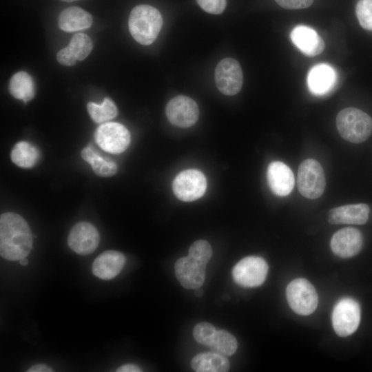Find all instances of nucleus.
Listing matches in <instances>:
<instances>
[{
  "label": "nucleus",
  "instance_id": "nucleus-15",
  "mask_svg": "<svg viewBox=\"0 0 372 372\" xmlns=\"http://www.w3.org/2000/svg\"><path fill=\"white\" fill-rule=\"evenodd\" d=\"M267 178L272 192L279 196L289 194L294 186L295 180L291 169L281 161H273L268 165Z\"/></svg>",
  "mask_w": 372,
  "mask_h": 372
},
{
  "label": "nucleus",
  "instance_id": "nucleus-30",
  "mask_svg": "<svg viewBox=\"0 0 372 372\" xmlns=\"http://www.w3.org/2000/svg\"><path fill=\"white\" fill-rule=\"evenodd\" d=\"M200 7L205 12L218 14L222 13L226 6V0H196Z\"/></svg>",
  "mask_w": 372,
  "mask_h": 372
},
{
  "label": "nucleus",
  "instance_id": "nucleus-14",
  "mask_svg": "<svg viewBox=\"0 0 372 372\" xmlns=\"http://www.w3.org/2000/svg\"><path fill=\"white\" fill-rule=\"evenodd\" d=\"M363 237L361 232L354 227H345L336 231L331 238L330 245L332 251L341 258H350L361 249Z\"/></svg>",
  "mask_w": 372,
  "mask_h": 372
},
{
  "label": "nucleus",
  "instance_id": "nucleus-7",
  "mask_svg": "<svg viewBox=\"0 0 372 372\" xmlns=\"http://www.w3.org/2000/svg\"><path fill=\"white\" fill-rule=\"evenodd\" d=\"M360 321V307L356 300L344 298L336 303L332 313V324L339 336L346 337L354 333Z\"/></svg>",
  "mask_w": 372,
  "mask_h": 372
},
{
  "label": "nucleus",
  "instance_id": "nucleus-34",
  "mask_svg": "<svg viewBox=\"0 0 372 372\" xmlns=\"http://www.w3.org/2000/svg\"><path fill=\"white\" fill-rule=\"evenodd\" d=\"M53 370L46 364H38L32 366L27 371L28 372H51Z\"/></svg>",
  "mask_w": 372,
  "mask_h": 372
},
{
  "label": "nucleus",
  "instance_id": "nucleus-17",
  "mask_svg": "<svg viewBox=\"0 0 372 372\" xmlns=\"http://www.w3.org/2000/svg\"><path fill=\"white\" fill-rule=\"evenodd\" d=\"M290 38L292 43L306 56H316L324 49L322 39L309 26H296L291 32Z\"/></svg>",
  "mask_w": 372,
  "mask_h": 372
},
{
  "label": "nucleus",
  "instance_id": "nucleus-10",
  "mask_svg": "<svg viewBox=\"0 0 372 372\" xmlns=\"http://www.w3.org/2000/svg\"><path fill=\"white\" fill-rule=\"evenodd\" d=\"M268 265L258 256H248L240 260L233 268L232 276L236 283L245 287L261 285L267 275Z\"/></svg>",
  "mask_w": 372,
  "mask_h": 372
},
{
  "label": "nucleus",
  "instance_id": "nucleus-5",
  "mask_svg": "<svg viewBox=\"0 0 372 372\" xmlns=\"http://www.w3.org/2000/svg\"><path fill=\"white\" fill-rule=\"evenodd\" d=\"M298 188L300 193L309 199L319 198L325 189V176L321 165L314 159L302 161L298 167Z\"/></svg>",
  "mask_w": 372,
  "mask_h": 372
},
{
  "label": "nucleus",
  "instance_id": "nucleus-6",
  "mask_svg": "<svg viewBox=\"0 0 372 372\" xmlns=\"http://www.w3.org/2000/svg\"><path fill=\"white\" fill-rule=\"evenodd\" d=\"M286 296L291 309L299 315L312 313L318 304V297L314 287L304 278L292 280L287 286Z\"/></svg>",
  "mask_w": 372,
  "mask_h": 372
},
{
  "label": "nucleus",
  "instance_id": "nucleus-37",
  "mask_svg": "<svg viewBox=\"0 0 372 372\" xmlns=\"http://www.w3.org/2000/svg\"><path fill=\"white\" fill-rule=\"evenodd\" d=\"M61 1H65V2H72V1H78V0H61Z\"/></svg>",
  "mask_w": 372,
  "mask_h": 372
},
{
  "label": "nucleus",
  "instance_id": "nucleus-12",
  "mask_svg": "<svg viewBox=\"0 0 372 372\" xmlns=\"http://www.w3.org/2000/svg\"><path fill=\"white\" fill-rule=\"evenodd\" d=\"M165 112L172 125L182 128L194 125L199 116L198 107L195 101L182 95L172 98L167 103Z\"/></svg>",
  "mask_w": 372,
  "mask_h": 372
},
{
  "label": "nucleus",
  "instance_id": "nucleus-13",
  "mask_svg": "<svg viewBox=\"0 0 372 372\" xmlns=\"http://www.w3.org/2000/svg\"><path fill=\"white\" fill-rule=\"evenodd\" d=\"M100 236L96 228L90 223L79 222L71 229L68 244L75 253L85 256L93 253L97 248Z\"/></svg>",
  "mask_w": 372,
  "mask_h": 372
},
{
  "label": "nucleus",
  "instance_id": "nucleus-29",
  "mask_svg": "<svg viewBox=\"0 0 372 372\" xmlns=\"http://www.w3.org/2000/svg\"><path fill=\"white\" fill-rule=\"evenodd\" d=\"M355 13L360 25L365 30L372 31V0H359Z\"/></svg>",
  "mask_w": 372,
  "mask_h": 372
},
{
  "label": "nucleus",
  "instance_id": "nucleus-3",
  "mask_svg": "<svg viewBox=\"0 0 372 372\" xmlns=\"http://www.w3.org/2000/svg\"><path fill=\"white\" fill-rule=\"evenodd\" d=\"M162 25V16L153 6L139 5L134 8L130 14V32L142 45L152 44L157 38Z\"/></svg>",
  "mask_w": 372,
  "mask_h": 372
},
{
  "label": "nucleus",
  "instance_id": "nucleus-20",
  "mask_svg": "<svg viewBox=\"0 0 372 372\" xmlns=\"http://www.w3.org/2000/svg\"><path fill=\"white\" fill-rule=\"evenodd\" d=\"M92 17L85 10L72 6L61 11L58 17L59 28L67 32L87 29L92 25Z\"/></svg>",
  "mask_w": 372,
  "mask_h": 372
},
{
  "label": "nucleus",
  "instance_id": "nucleus-11",
  "mask_svg": "<svg viewBox=\"0 0 372 372\" xmlns=\"http://www.w3.org/2000/svg\"><path fill=\"white\" fill-rule=\"evenodd\" d=\"M242 71L239 63L233 58L222 59L215 70V83L225 95L237 94L242 85Z\"/></svg>",
  "mask_w": 372,
  "mask_h": 372
},
{
  "label": "nucleus",
  "instance_id": "nucleus-9",
  "mask_svg": "<svg viewBox=\"0 0 372 372\" xmlns=\"http://www.w3.org/2000/svg\"><path fill=\"white\" fill-rule=\"evenodd\" d=\"M172 188L175 196L179 200L191 202L204 195L207 189V180L199 170H183L174 179Z\"/></svg>",
  "mask_w": 372,
  "mask_h": 372
},
{
  "label": "nucleus",
  "instance_id": "nucleus-27",
  "mask_svg": "<svg viewBox=\"0 0 372 372\" xmlns=\"http://www.w3.org/2000/svg\"><path fill=\"white\" fill-rule=\"evenodd\" d=\"M65 48L76 61H83L91 52L92 42L85 34L77 33L72 37Z\"/></svg>",
  "mask_w": 372,
  "mask_h": 372
},
{
  "label": "nucleus",
  "instance_id": "nucleus-16",
  "mask_svg": "<svg viewBox=\"0 0 372 372\" xmlns=\"http://www.w3.org/2000/svg\"><path fill=\"white\" fill-rule=\"evenodd\" d=\"M126 259L120 251L108 250L103 252L93 262V274L105 280L115 278L123 269Z\"/></svg>",
  "mask_w": 372,
  "mask_h": 372
},
{
  "label": "nucleus",
  "instance_id": "nucleus-18",
  "mask_svg": "<svg viewBox=\"0 0 372 372\" xmlns=\"http://www.w3.org/2000/svg\"><path fill=\"white\" fill-rule=\"evenodd\" d=\"M336 78V72L331 65L317 64L311 68L307 74L308 88L313 94H325L335 86Z\"/></svg>",
  "mask_w": 372,
  "mask_h": 372
},
{
  "label": "nucleus",
  "instance_id": "nucleus-8",
  "mask_svg": "<svg viewBox=\"0 0 372 372\" xmlns=\"http://www.w3.org/2000/svg\"><path fill=\"white\" fill-rule=\"evenodd\" d=\"M94 138L102 149L111 154L123 152L130 143L128 130L123 125L115 122L99 126L95 131Z\"/></svg>",
  "mask_w": 372,
  "mask_h": 372
},
{
  "label": "nucleus",
  "instance_id": "nucleus-28",
  "mask_svg": "<svg viewBox=\"0 0 372 372\" xmlns=\"http://www.w3.org/2000/svg\"><path fill=\"white\" fill-rule=\"evenodd\" d=\"M217 330L211 324L207 322L198 323L193 329L195 340L200 344L209 347Z\"/></svg>",
  "mask_w": 372,
  "mask_h": 372
},
{
  "label": "nucleus",
  "instance_id": "nucleus-32",
  "mask_svg": "<svg viewBox=\"0 0 372 372\" xmlns=\"http://www.w3.org/2000/svg\"><path fill=\"white\" fill-rule=\"evenodd\" d=\"M56 59L61 65L65 66L74 65L76 62V60L72 56L66 48L58 52Z\"/></svg>",
  "mask_w": 372,
  "mask_h": 372
},
{
  "label": "nucleus",
  "instance_id": "nucleus-2",
  "mask_svg": "<svg viewBox=\"0 0 372 372\" xmlns=\"http://www.w3.org/2000/svg\"><path fill=\"white\" fill-rule=\"evenodd\" d=\"M211 256L209 243L205 240H198L190 246L187 256L176 262L175 276L184 288L196 289L203 285L206 266Z\"/></svg>",
  "mask_w": 372,
  "mask_h": 372
},
{
  "label": "nucleus",
  "instance_id": "nucleus-21",
  "mask_svg": "<svg viewBox=\"0 0 372 372\" xmlns=\"http://www.w3.org/2000/svg\"><path fill=\"white\" fill-rule=\"evenodd\" d=\"M191 366L196 372H226L230 366L226 356L214 351L197 354L192 358Z\"/></svg>",
  "mask_w": 372,
  "mask_h": 372
},
{
  "label": "nucleus",
  "instance_id": "nucleus-19",
  "mask_svg": "<svg viewBox=\"0 0 372 372\" xmlns=\"http://www.w3.org/2000/svg\"><path fill=\"white\" fill-rule=\"evenodd\" d=\"M369 211L364 203L346 205L331 209L328 220L331 224L363 225L369 219Z\"/></svg>",
  "mask_w": 372,
  "mask_h": 372
},
{
  "label": "nucleus",
  "instance_id": "nucleus-25",
  "mask_svg": "<svg viewBox=\"0 0 372 372\" xmlns=\"http://www.w3.org/2000/svg\"><path fill=\"white\" fill-rule=\"evenodd\" d=\"M87 109L91 118L97 123L112 119L118 114L115 103L107 97L103 99L101 105L89 102Z\"/></svg>",
  "mask_w": 372,
  "mask_h": 372
},
{
  "label": "nucleus",
  "instance_id": "nucleus-33",
  "mask_svg": "<svg viewBox=\"0 0 372 372\" xmlns=\"http://www.w3.org/2000/svg\"><path fill=\"white\" fill-rule=\"evenodd\" d=\"M117 372H140L142 369L133 364H123L116 369Z\"/></svg>",
  "mask_w": 372,
  "mask_h": 372
},
{
  "label": "nucleus",
  "instance_id": "nucleus-35",
  "mask_svg": "<svg viewBox=\"0 0 372 372\" xmlns=\"http://www.w3.org/2000/svg\"><path fill=\"white\" fill-rule=\"evenodd\" d=\"M203 295V290L199 287L196 289L195 296L197 297H201Z\"/></svg>",
  "mask_w": 372,
  "mask_h": 372
},
{
  "label": "nucleus",
  "instance_id": "nucleus-31",
  "mask_svg": "<svg viewBox=\"0 0 372 372\" xmlns=\"http://www.w3.org/2000/svg\"><path fill=\"white\" fill-rule=\"evenodd\" d=\"M281 7L290 9H303L309 7L313 0H275Z\"/></svg>",
  "mask_w": 372,
  "mask_h": 372
},
{
  "label": "nucleus",
  "instance_id": "nucleus-22",
  "mask_svg": "<svg viewBox=\"0 0 372 372\" xmlns=\"http://www.w3.org/2000/svg\"><path fill=\"white\" fill-rule=\"evenodd\" d=\"M9 91L12 96L26 103L35 95V84L32 77L24 71L15 73L9 82Z\"/></svg>",
  "mask_w": 372,
  "mask_h": 372
},
{
  "label": "nucleus",
  "instance_id": "nucleus-24",
  "mask_svg": "<svg viewBox=\"0 0 372 372\" xmlns=\"http://www.w3.org/2000/svg\"><path fill=\"white\" fill-rule=\"evenodd\" d=\"M10 157L17 165L23 168L33 167L39 158V152L37 147L26 141H20L13 147Z\"/></svg>",
  "mask_w": 372,
  "mask_h": 372
},
{
  "label": "nucleus",
  "instance_id": "nucleus-26",
  "mask_svg": "<svg viewBox=\"0 0 372 372\" xmlns=\"http://www.w3.org/2000/svg\"><path fill=\"white\" fill-rule=\"evenodd\" d=\"M238 347L236 338L226 330H217L214 340L209 347L214 352L224 356L233 355Z\"/></svg>",
  "mask_w": 372,
  "mask_h": 372
},
{
  "label": "nucleus",
  "instance_id": "nucleus-4",
  "mask_svg": "<svg viewBox=\"0 0 372 372\" xmlns=\"http://www.w3.org/2000/svg\"><path fill=\"white\" fill-rule=\"evenodd\" d=\"M336 127L344 140L360 143L367 140L372 134V119L358 108L347 107L338 114Z\"/></svg>",
  "mask_w": 372,
  "mask_h": 372
},
{
  "label": "nucleus",
  "instance_id": "nucleus-23",
  "mask_svg": "<svg viewBox=\"0 0 372 372\" xmlns=\"http://www.w3.org/2000/svg\"><path fill=\"white\" fill-rule=\"evenodd\" d=\"M81 154L82 158L90 163L97 176L110 177L114 176L117 172L116 163L104 159L91 145L85 147Z\"/></svg>",
  "mask_w": 372,
  "mask_h": 372
},
{
  "label": "nucleus",
  "instance_id": "nucleus-36",
  "mask_svg": "<svg viewBox=\"0 0 372 372\" xmlns=\"http://www.w3.org/2000/svg\"><path fill=\"white\" fill-rule=\"evenodd\" d=\"M19 263H20V265H23V266H25V265H28V260H27L25 258H22V259H21V260H19Z\"/></svg>",
  "mask_w": 372,
  "mask_h": 372
},
{
  "label": "nucleus",
  "instance_id": "nucleus-1",
  "mask_svg": "<svg viewBox=\"0 0 372 372\" xmlns=\"http://www.w3.org/2000/svg\"><path fill=\"white\" fill-rule=\"evenodd\" d=\"M33 238L26 220L15 213H4L0 217V254L3 258L20 260L30 252Z\"/></svg>",
  "mask_w": 372,
  "mask_h": 372
}]
</instances>
